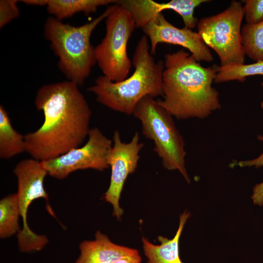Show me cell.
<instances>
[{
  "mask_svg": "<svg viewBox=\"0 0 263 263\" xmlns=\"http://www.w3.org/2000/svg\"><path fill=\"white\" fill-rule=\"evenodd\" d=\"M78 85L69 80L47 84L38 90L35 105L44 121L24 135L25 151L40 161L80 147L88 137L92 112Z\"/></svg>",
  "mask_w": 263,
  "mask_h": 263,
  "instance_id": "obj_1",
  "label": "cell"
},
{
  "mask_svg": "<svg viewBox=\"0 0 263 263\" xmlns=\"http://www.w3.org/2000/svg\"><path fill=\"white\" fill-rule=\"evenodd\" d=\"M162 99L159 105L180 119L205 118L221 108L218 92L212 86L218 65L202 66L180 50L164 56Z\"/></svg>",
  "mask_w": 263,
  "mask_h": 263,
  "instance_id": "obj_2",
  "label": "cell"
},
{
  "mask_svg": "<svg viewBox=\"0 0 263 263\" xmlns=\"http://www.w3.org/2000/svg\"><path fill=\"white\" fill-rule=\"evenodd\" d=\"M134 68L132 75L114 82L99 76L88 90L100 104L115 111L132 114L138 102L146 96H162L164 63L156 61L150 51L148 37L144 35L138 41L132 57Z\"/></svg>",
  "mask_w": 263,
  "mask_h": 263,
  "instance_id": "obj_3",
  "label": "cell"
},
{
  "mask_svg": "<svg viewBox=\"0 0 263 263\" xmlns=\"http://www.w3.org/2000/svg\"><path fill=\"white\" fill-rule=\"evenodd\" d=\"M115 4L108 6L92 20L79 26L64 23L52 16L46 19L44 38L58 57V67L67 80L80 86L89 76L92 67L96 63L91 35L112 11Z\"/></svg>",
  "mask_w": 263,
  "mask_h": 263,
  "instance_id": "obj_4",
  "label": "cell"
},
{
  "mask_svg": "<svg viewBox=\"0 0 263 263\" xmlns=\"http://www.w3.org/2000/svg\"><path fill=\"white\" fill-rule=\"evenodd\" d=\"M132 114L140 121L143 135L153 141L154 150L163 167L168 170L179 171L189 184L190 181L185 167V143L172 116L150 96L138 102Z\"/></svg>",
  "mask_w": 263,
  "mask_h": 263,
  "instance_id": "obj_5",
  "label": "cell"
},
{
  "mask_svg": "<svg viewBox=\"0 0 263 263\" xmlns=\"http://www.w3.org/2000/svg\"><path fill=\"white\" fill-rule=\"evenodd\" d=\"M244 17L242 3L233 0L222 12L199 20L198 33L205 44L218 56L220 66L244 64L241 37Z\"/></svg>",
  "mask_w": 263,
  "mask_h": 263,
  "instance_id": "obj_6",
  "label": "cell"
},
{
  "mask_svg": "<svg viewBox=\"0 0 263 263\" xmlns=\"http://www.w3.org/2000/svg\"><path fill=\"white\" fill-rule=\"evenodd\" d=\"M135 27L129 11L115 3L106 19L104 37L95 47L96 63L103 75L113 81L128 76L132 64L128 55V43Z\"/></svg>",
  "mask_w": 263,
  "mask_h": 263,
  "instance_id": "obj_7",
  "label": "cell"
},
{
  "mask_svg": "<svg viewBox=\"0 0 263 263\" xmlns=\"http://www.w3.org/2000/svg\"><path fill=\"white\" fill-rule=\"evenodd\" d=\"M14 173L17 179L16 193L23 227L17 234L19 249L22 252L39 251L48 240L43 235L34 233L29 228L27 221L28 208L35 200H46L48 195L44 187V180L48 173L41 162L33 158L22 160L15 167Z\"/></svg>",
  "mask_w": 263,
  "mask_h": 263,
  "instance_id": "obj_8",
  "label": "cell"
},
{
  "mask_svg": "<svg viewBox=\"0 0 263 263\" xmlns=\"http://www.w3.org/2000/svg\"><path fill=\"white\" fill-rule=\"evenodd\" d=\"M113 141L97 127L90 129L87 142L56 158L41 161L48 174L58 179L66 178L72 172L92 169L103 171L109 168L108 155Z\"/></svg>",
  "mask_w": 263,
  "mask_h": 263,
  "instance_id": "obj_9",
  "label": "cell"
},
{
  "mask_svg": "<svg viewBox=\"0 0 263 263\" xmlns=\"http://www.w3.org/2000/svg\"><path fill=\"white\" fill-rule=\"evenodd\" d=\"M143 147L137 132L129 142L125 143L122 141L119 132L114 131L113 146L107 157L108 164L111 168L110 183L103 198L113 206V214L118 220L124 213L119 205L121 192L129 175L137 168Z\"/></svg>",
  "mask_w": 263,
  "mask_h": 263,
  "instance_id": "obj_10",
  "label": "cell"
},
{
  "mask_svg": "<svg viewBox=\"0 0 263 263\" xmlns=\"http://www.w3.org/2000/svg\"><path fill=\"white\" fill-rule=\"evenodd\" d=\"M149 40L150 51L154 55L157 45L165 43L181 46L188 49L198 61L211 62L213 56L198 32L184 27L178 28L162 14L142 28Z\"/></svg>",
  "mask_w": 263,
  "mask_h": 263,
  "instance_id": "obj_11",
  "label": "cell"
},
{
  "mask_svg": "<svg viewBox=\"0 0 263 263\" xmlns=\"http://www.w3.org/2000/svg\"><path fill=\"white\" fill-rule=\"evenodd\" d=\"M207 0H172L157 2L151 0H117L131 15L136 27H144L162 12L171 10L182 18L185 27L192 29L197 26L199 20L194 15L195 9Z\"/></svg>",
  "mask_w": 263,
  "mask_h": 263,
  "instance_id": "obj_12",
  "label": "cell"
},
{
  "mask_svg": "<svg viewBox=\"0 0 263 263\" xmlns=\"http://www.w3.org/2000/svg\"><path fill=\"white\" fill-rule=\"evenodd\" d=\"M80 255L75 263H113L126 256L139 254L137 250L113 243L100 231L92 241H84L79 245Z\"/></svg>",
  "mask_w": 263,
  "mask_h": 263,
  "instance_id": "obj_13",
  "label": "cell"
},
{
  "mask_svg": "<svg viewBox=\"0 0 263 263\" xmlns=\"http://www.w3.org/2000/svg\"><path fill=\"white\" fill-rule=\"evenodd\" d=\"M190 216L189 212L185 211L180 216L178 229L171 239L159 236L160 244H154L143 237L142 242L148 263H183L179 255V240L185 225Z\"/></svg>",
  "mask_w": 263,
  "mask_h": 263,
  "instance_id": "obj_14",
  "label": "cell"
},
{
  "mask_svg": "<svg viewBox=\"0 0 263 263\" xmlns=\"http://www.w3.org/2000/svg\"><path fill=\"white\" fill-rule=\"evenodd\" d=\"M117 0H29L30 5L45 6L52 17L62 20L78 13L89 15L100 6L116 3Z\"/></svg>",
  "mask_w": 263,
  "mask_h": 263,
  "instance_id": "obj_15",
  "label": "cell"
},
{
  "mask_svg": "<svg viewBox=\"0 0 263 263\" xmlns=\"http://www.w3.org/2000/svg\"><path fill=\"white\" fill-rule=\"evenodd\" d=\"M25 151L24 135L14 129L9 114L0 105V158L10 159Z\"/></svg>",
  "mask_w": 263,
  "mask_h": 263,
  "instance_id": "obj_16",
  "label": "cell"
},
{
  "mask_svg": "<svg viewBox=\"0 0 263 263\" xmlns=\"http://www.w3.org/2000/svg\"><path fill=\"white\" fill-rule=\"evenodd\" d=\"M20 211L17 195L12 193L0 201V238L5 239L18 233Z\"/></svg>",
  "mask_w": 263,
  "mask_h": 263,
  "instance_id": "obj_17",
  "label": "cell"
},
{
  "mask_svg": "<svg viewBox=\"0 0 263 263\" xmlns=\"http://www.w3.org/2000/svg\"><path fill=\"white\" fill-rule=\"evenodd\" d=\"M241 37L245 55L256 62L263 60V21L244 24L242 27Z\"/></svg>",
  "mask_w": 263,
  "mask_h": 263,
  "instance_id": "obj_18",
  "label": "cell"
},
{
  "mask_svg": "<svg viewBox=\"0 0 263 263\" xmlns=\"http://www.w3.org/2000/svg\"><path fill=\"white\" fill-rule=\"evenodd\" d=\"M255 75L263 76V60L247 64L218 66L214 82L222 83L232 80L243 82L246 77Z\"/></svg>",
  "mask_w": 263,
  "mask_h": 263,
  "instance_id": "obj_19",
  "label": "cell"
},
{
  "mask_svg": "<svg viewBox=\"0 0 263 263\" xmlns=\"http://www.w3.org/2000/svg\"><path fill=\"white\" fill-rule=\"evenodd\" d=\"M243 6L247 24H255L263 21V0H246Z\"/></svg>",
  "mask_w": 263,
  "mask_h": 263,
  "instance_id": "obj_20",
  "label": "cell"
},
{
  "mask_svg": "<svg viewBox=\"0 0 263 263\" xmlns=\"http://www.w3.org/2000/svg\"><path fill=\"white\" fill-rule=\"evenodd\" d=\"M17 0H0V28L19 17L20 10Z\"/></svg>",
  "mask_w": 263,
  "mask_h": 263,
  "instance_id": "obj_21",
  "label": "cell"
},
{
  "mask_svg": "<svg viewBox=\"0 0 263 263\" xmlns=\"http://www.w3.org/2000/svg\"><path fill=\"white\" fill-rule=\"evenodd\" d=\"M258 139L263 142V136L258 135ZM230 167L238 166L240 167H255L256 168L263 166V152L257 158L246 161H233L229 165Z\"/></svg>",
  "mask_w": 263,
  "mask_h": 263,
  "instance_id": "obj_22",
  "label": "cell"
},
{
  "mask_svg": "<svg viewBox=\"0 0 263 263\" xmlns=\"http://www.w3.org/2000/svg\"><path fill=\"white\" fill-rule=\"evenodd\" d=\"M251 199L255 205L263 206V182L254 187Z\"/></svg>",
  "mask_w": 263,
  "mask_h": 263,
  "instance_id": "obj_23",
  "label": "cell"
},
{
  "mask_svg": "<svg viewBox=\"0 0 263 263\" xmlns=\"http://www.w3.org/2000/svg\"><path fill=\"white\" fill-rule=\"evenodd\" d=\"M141 258L140 254L126 256L116 260L113 263H141Z\"/></svg>",
  "mask_w": 263,
  "mask_h": 263,
  "instance_id": "obj_24",
  "label": "cell"
},
{
  "mask_svg": "<svg viewBox=\"0 0 263 263\" xmlns=\"http://www.w3.org/2000/svg\"><path fill=\"white\" fill-rule=\"evenodd\" d=\"M261 85L263 88V82H262ZM261 107L263 109V101L261 102Z\"/></svg>",
  "mask_w": 263,
  "mask_h": 263,
  "instance_id": "obj_25",
  "label": "cell"
}]
</instances>
